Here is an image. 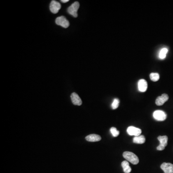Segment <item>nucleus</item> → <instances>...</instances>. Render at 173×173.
Masks as SVG:
<instances>
[{"label":"nucleus","mask_w":173,"mask_h":173,"mask_svg":"<svg viewBox=\"0 0 173 173\" xmlns=\"http://www.w3.org/2000/svg\"><path fill=\"white\" fill-rule=\"evenodd\" d=\"M80 4L78 1H76L73 3L71 6L67 9V12L69 14L76 18L77 17V11L80 8Z\"/></svg>","instance_id":"f03ea898"},{"label":"nucleus","mask_w":173,"mask_h":173,"mask_svg":"<svg viewBox=\"0 0 173 173\" xmlns=\"http://www.w3.org/2000/svg\"><path fill=\"white\" fill-rule=\"evenodd\" d=\"M110 131L111 132L112 134L114 137H116L119 135V131L117 130L116 128L114 127H112L110 129Z\"/></svg>","instance_id":"f3484780"},{"label":"nucleus","mask_w":173,"mask_h":173,"mask_svg":"<svg viewBox=\"0 0 173 173\" xmlns=\"http://www.w3.org/2000/svg\"><path fill=\"white\" fill-rule=\"evenodd\" d=\"M168 51V50L167 48H163L159 53L160 58L161 59H165V58L166 57V54H167Z\"/></svg>","instance_id":"2eb2a0df"},{"label":"nucleus","mask_w":173,"mask_h":173,"mask_svg":"<svg viewBox=\"0 0 173 173\" xmlns=\"http://www.w3.org/2000/svg\"><path fill=\"white\" fill-rule=\"evenodd\" d=\"M150 78L152 81H158V80H159L160 76L159 74L158 73H151L150 75Z\"/></svg>","instance_id":"dca6fc26"},{"label":"nucleus","mask_w":173,"mask_h":173,"mask_svg":"<svg viewBox=\"0 0 173 173\" xmlns=\"http://www.w3.org/2000/svg\"><path fill=\"white\" fill-rule=\"evenodd\" d=\"M123 156L126 161L130 162L133 165H137L139 163V158L136 154L132 152L125 151L123 154Z\"/></svg>","instance_id":"f257e3e1"},{"label":"nucleus","mask_w":173,"mask_h":173,"mask_svg":"<svg viewBox=\"0 0 173 173\" xmlns=\"http://www.w3.org/2000/svg\"><path fill=\"white\" fill-rule=\"evenodd\" d=\"M121 165L122 166L123 171L125 173H130L131 171V168L129 166V163L128 161H124L121 163Z\"/></svg>","instance_id":"ddd939ff"},{"label":"nucleus","mask_w":173,"mask_h":173,"mask_svg":"<svg viewBox=\"0 0 173 173\" xmlns=\"http://www.w3.org/2000/svg\"><path fill=\"white\" fill-rule=\"evenodd\" d=\"M86 140L88 142H97L101 140V137L100 135L97 134H91L86 137Z\"/></svg>","instance_id":"9b49d317"},{"label":"nucleus","mask_w":173,"mask_h":173,"mask_svg":"<svg viewBox=\"0 0 173 173\" xmlns=\"http://www.w3.org/2000/svg\"><path fill=\"white\" fill-rule=\"evenodd\" d=\"M128 133L130 136H139L142 133V131L139 128L134 126H129L127 129Z\"/></svg>","instance_id":"423d86ee"},{"label":"nucleus","mask_w":173,"mask_h":173,"mask_svg":"<svg viewBox=\"0 0 173 173\" xmlns=\"http://www.w3.org/2000/svg\"><path fill=\"white\" fill-rule=\"evenodd\" d=\"M153 116L157 121H163L166 119L167 115L165 112L162 110H156L154 112Z\"/></svg>","instance_id":"7ed1b4c3"},{"label":"nucleus","mask_w":173,"mask_h":173,"mask_svg":"<svg viewBox=\"0 0 173 173\" xmlns=\"http://www.w3.org/2000/svg\"><path fill=\"white\" fill-rule=\"evenodd\" d=\"M61 7V6L60 3L56 1H52L50 5V9L51 12H52L53 14H57L59 10L60 9Z\"/></svg>","instance_id":"39448f33"},{"label":"nucleus","mask_w":173,"mask_h":173,"mask_svg":"<svg viewBox=\"0 0 173 173\" xmlns=\"http://www.w3.org/2000/svg\"><path fill=\"white\" fill-rule=\"evenodd\" d=\"M145 137L143 135L135 137L133 139V142L137 144H143L145 142Z\"/></svg>","instance_id":"f8f14e48"},{"label":"nucleus","mask_w":173,"mask_h":173,"mask_svg":"<svg viewBox=\"0 0 173 173\" xmlns=\"http://www.w3.org/2000/svg\"><path fill=\"white\" fill-rule=\"evenodd\" d=\"M161 168L164 173H173V165L172 163H163L161 165Z\"/></svg>","instance_id":"6e6552de"},{"label":"nucleus","mask_w":173,"mask_h":173,"mask_svg":"<svg viewBox=\"0 0 173 173\" xmlns=\"http://www.w3.org/2000/svg\"><path fill=\"white\" fill-rule=\"evenodd\" d=\"M148 88V84L145 80H140L138 82V89L140 92H145Z\"/></svg>","instance_id":"9d476101"},{"label":"nucleus","mask_w":173,"mask_h":173,"mask_svg":"<svg viewBox=\"0 0 173 173\" xmlns=\"http://www.w3.org/2000/svg\"><path fill=\"white\" fill-rule=\"evenodd\" d=\"M61 2H62V3H67V2L69 1V0H61Z\"/></svg>","instance_id":"aec40b11"},{"label":"nucleus","mask_w":173,"mask_h":173,"mask_svg":"<svg viewBox=\"0 0 173 173\" xmlns=\"http://www.w3.org/2000/svg\"><path fill=\"white\" fill-rule=\"evenodd\" d=\"M71 98L73 105L78 106L81 105H82V100L80 97V96L75 92H73V93L71 94Z\"/></svg>","instance_id":"1a4fd4ad"},{"label":"nucleus","mask_w":173,"mask_h":173,"mask_svg":"<svg viewBox=\"0 0 173 173\" xmlns=\"http://www.w3.org/2000/svg\"><path fill=\"white\" fill-rule=\"evenodd\" d=\"M168 99H169V97L168 96L167 94H163L162 96H159V97L157 98L156 101H155V103H156L157 105L162 106L166 101H167Z\"/></svg>","instance_id":"0eeeda50"},{"label":"nucleus","mask_w":173,"mask_h":173,"mask_svg":"<svg viewBox=\"0 0 173 173\" xmlns=\"http://www.w3.org/2000/svg\"><path fill=\"white\" fill-rule=\"evenodd\" d=\"M119 104V100L118 99H114L112 104V108L114 110H115L118 108Z\"/></svg>","instance_id":"a211bd4d"},{"label":"nucleus","mask_w":173,"mask_h":173,"mask_svg":"<svg viewBox=\"0 0 173 173\" xmlns=\"http://www.w3.org/2000/svg\"><path fill=\"white\" fill-rule=\"evenodd\" d=\"M158 140L160 142V145L163 147H165L167 145L168 137L167 136H159L158 137Z\"/></svg>","instance_id":"4468645a"},{"label":"nucleus","mask_w":173,"mask_h":173,"mask_svg":"<svg viewBox=\"0 0 173 173\" xmlns=\"http://www.w3.org/2000/svg\"><path fill=\"white\" fill-rule=\"evenodd\" d=\"M55 23L57 25L61 26L64 28H67L69 26V22L66 17L63 16L58 17L55 20Z\"/></svg>","instance_id":"20e7f679"},{"label":"nucleus","mask_w":173,"mask_h":173,"mask_svg":"<svg viewBox=\"0 0 173 173\" xmlns=\"http://www.w3.org/2000/svg\"><path fill=\"white\" fill-rule=\"evenodd\" d=\"M165 149V147L159 145L158 146V147H157V150H159V151H163Z\"/></svg>","instance_id":"6ab92c4d"}]
</instances>
